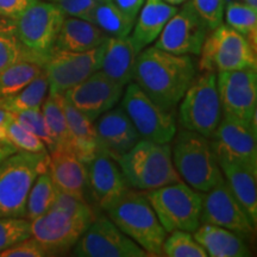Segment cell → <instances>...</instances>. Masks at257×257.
<instances>
[{"mask_svg":"<svg viewBox=\"0 0 257 257\" xmlns=\"http://www.w3.org/2000/svg\"><path fill=\"white\" fill-rule=\"evenodd\" d=\"M257 68L256 49L243 35L221 23L206 36L200 51L199 72H231Z\"/></svg>","mask_w":257,"mask_h":257,"instance_id":"8","label":"cell"},{"mask_svg":"<svg viewBox=\"0 0 257 257\" xmlns=\"http://www.w3.org/2000/svg\"><path fill=\"white\" fill-rule=\"evenodd\" d=\"M64 18L66 16L55 3L34 0L14 19L21 43L43 64L54 49Z\"/></svg>","mask_w":257,"mask_h":257,"instance_id":"9","label":"cell"},{"mask_svg":"<svg viewBox=\"0 0 257 257\" xmlns=\"http://www.w3.org/2000/svg\"><path fill=\"white\" fill-rule=\"evenodd\" d=\"M170 149L180 178L198 192L210 191L225 180L210 138L181 128L173 137Z\"/></svg>","mask_w":257,"mask_h":257,"instance_id":"2","label":"cell"},{"mask_svg":"<svg viewBox=\"0 0 257 257\" xmlns=\"http://www.w3.org/2000/svg\"><path fill=\"white\" fill-rule=\"evenodd\" d=\"M120 10L130 16L131 18H137L138 12L144 4V0H112Z\"/></svg>","mask_w":257,"mask_h":257,"instance_id":"43","label":"cell"},{"mask_svg":"<svg viewBox=\"0 0 257 257\" xmlns=\"http://www.w3.org/2000/svg\"><path fill=\"white\" fill-rule=\"evenodd\" d=\"M167 4L173 5V6H178V5H182L184 3L187 2V0H165Z\"/></svg>","mask_w":257,"mask_h":257,"instance_id":"46","label":"cell"},{"mask_svg":"<svg viewBox=\"0 0 257 257\" xmlns=\"http://www.w3.org/2000/svg\"><path fill=\"white\" fill-rule=\"evenodd\" d=\"M78 257H147L146 250L135 243L107 216H96L73 246Z\"/></svg>","mask_w":257,"mask_h":257,"instance_id":"12","label":"cell"},{"mask_svg":"<svg viewBox=\"0 0 257 257\" xmlns=\"http://www.w3.org/2000/svg\"><path fill=\"white\" fill-rule=\"evenodd\" d=\"M115 162L128 186L138 191H150L181 180L173 163L169 143L141 138Z\"/></svg>","mask_w":257,"mask_h":257,"instance_id":"3","label":"cell"},{"mask_svg":"<svg viewBox=\"0 0 257 257\" xmlns=\"http://www.w3.org/2000/svg\"><path fill=\"white\" fill-rule=\"evenodd\" d=\"M96 2H104V0H96Z\"/></svg>","mask_w":257,"mask_h":257,"instance_id":"49","label":"cell"},{"mask_svg":"<svg viewBox=\"0 0 257 257\" xmlns=\"http://www.w3.org/2000/svg\"><path fill=\"white\" fill-rule=\"evenodd\" d=\"M105 43L87 51L51 50L43 64L49 94H63L67 89L78 85L100 69Z\"/></svg>","mask_w":257,"mask_h":257,"instance_id":"13","label":"cell"},{"mask_svg":"<svg viewBox=\"0 0 257 257\" xmlns=\"http://www.w3.org/2000/svg\"><path fill=\"white\" fill-rule=\"evenodd\" d=\"M63 107L69 134L72 136L74 153L82 162L87 165L98 154L94 121H92L82 112L76 110L74 106L67 102L64 98Z\"/></svg>","mask_w":257,"mask_h":257,"instance_id":"27","label":"cell"},{"mask_svg":"<svg viewBox=\"0 0 257 257\" xmlns=\"http://www.w3.org/2000/svg\"><path fill=\"white\" fill-rule=\"evenodd\" d=\"M236 2H243L245 3V4L252 6V8H257V0H236Z\"/></svg>","mask_w":257,"mask_h":257,"instance_id":"47","label":"cell"},{"mask_svg":"<svg viewBox=\"0 0 257 257\" xmlns=\"http://www.w3.org/2000/svg\"><path fill=\"white\" fill-rule=\"evenodd\" d=\"M41 111L51 136L55 141V148L61 147L73 149L72 136L69 134L66 113H64L63 94H49L48 93L41 106Z\"/></svg>","mask_w":257,"mask_h":257,"instance_id":"31","label":"cell"},{"mask_svg":"<svg viewBox=\"0 0 257 257\" xmlns=\"http://www.w3.org/2000/svg\"><path fill=\"white\" fill-rule=\"evenodd\" d=\"M18 152V149L15 146H12L10 142H5V141H0V162L4 161L6 157H9L12 154Z\"/></svg>","mask_w":257,"mask_h":257,"instance_id":"45","label":"cell"},{"mask_svg":"<svg viewBox=\"0 0 257 257\" xmlns=\"http://www.w3.org/2000/svg\"><path fill=\"white\" fill-rule=\"evenodd\" d=\"M195 75L192 55H175L148 46L137 56L134 82L161 107L175 111Z\"/></svg>","mask_w":257,"mask_h":257,"instance_id":"1","label":"cell"},{"mask_svg":"<svg viewBox=\"0 0 257 257\" xmlns=\"http://www.w3.org/2000/svg\"><path fill=\"white\" fill-rule=\"evenodd\" d=\"M123 91V86L98 70L78 85L67 89L63 93V98L92 121H95L102 113L119 102Z\"/></svg>","mask_w":257,"mask_h":257,"instance_id":"17","label":"cell"},{"mask_svg":"<svg viewBox=\"0 0 257 257\" xmlns=\"http://www.w3.org/2000/svg\"><path fill=\"white\" fill-rule=\"evenodd\" d=\"M98 154L117 161L141 140L133 121L123 107H113L102 113L94 123Z\"/></svg>","mask_w":257,"mask_h":257,"instance_id":"20","label":"cell"},{"mask_svg":"<svg viewBox=\"0 0 257 257\" xmlns=\"http://www.w3.org/2000/svg\"><path fill=\"white\" fill-rule=\"evenodd\" d=\"M48 2H53V3H55V2H57V0H48Z\"/></svg>","mask_w":257,"mask_h":257,"instance_id":"48","label":"cell"},{"mask_svg":"<svg viewBox=\"0 0 257 257\" xmlns=\"http://www.w3.org/2000/svg\"><path fill=\"white\" fill-rule=\"evenodd\" d=\"M176 11L178 6L167 4L165 0H144L131 35H128L138 53L156 41Z\"/></svg>","mask_w":257,"mask_h":257,"instance_id":"23","label":"cell"},{"mask_svg":"<svg viewBox=\"0 0 257 257\" xmlns=\"http://www.w3.org/2000/svg\"><path fill=\"white\" fill-rule=\"evenodd\" d=\"M200 223L225 227L244 239L250 238L255 232V225L225 180L210 191L202 192Z\"/></svg>","mask_w":257,"mask_h":257,"instance_id":"16","label":"cell"},{"mask_svg":"<svg viewBox=\"0 0 257 257\" xmlns=\"http://www.w3.org/2000/svg\"><path fill=\"white\" fill-rule=\"evenodd\" d=\"M55 4L59 6L66 17L80 18L92 23L98 2L96 0H57Z\"/></svg>","mask_w":257,"mask_h":257,"instance_id":"40","label":"cell"},{"mask_svg":"<svg viewBox=\"0 0 257 257\" xmlns=\"http://www.w3.org/2000/svg\"><path fill=\"white\" fill-rule=\"evenodd\" d=\"M31 237V220L25 217H0V251Z\"/></svg>","mask_w":257,"mask_h":257,"instance_id":"36","label":"cell"},{"mask_svg":"<svg viewBox=\"0 0 257 257\" xmlns=\"http://www.w3.org/2000/svg\"><path fill=\"white\" fill-rule=\"evenodd\" d=\"M15 119L22 124L25 128H28L30 133L35 136H37L40 140L46 144L48 152L55 148V141L51 136L49 128L47 126L46 120H44L43 114H42L41 108L38 110H28L23 112H18L15 113Z\"/></svg>","mask_w":257,"mask_h":257,"instance_id":"37","label":"cell"},{"mask_svg":"<svg viewBox=\"0 0 257 257\" xmlns=\"http://www.w3.org/2000/svg\"><path fill=\"white\" fill-rule=\"evenodd\" d=\"M191 3L210 31L223 23L226 0H191Z\"/></svg>","mask_w":257,"mask_h":257,"instance_id":"39","label":"cell"},{"mask_svg":"<svg viewBox=\"0 0 257 257\" xmlns=\"http://www.w3.org/2000/svg\"><path fill=\"white\" fill-rule=\"evenodd\" d=\"M48 89L49 85L46 73L43 72L22 91L0 100V108L14 114L28 110H38L48 95Z\"/></svg>","mask_w":257,"mask_h":257,"instance_id":"29","label":"cell"},{"mask_svg":"<svg viewBox=\"0 0 257 257\" xmlns=\"http://www.w3.org/2000/svg\"><path fill=\"white\" fill-rule=\"evenodd\" d=\"M136 19L127 16L112 0L98 2L92 23L100 28L108 37H125L133 31Z\"/></svg>","mask_w":257,"mask_h":257,"instance_id":"28","label":"cell"},{"mask_svg":"<svg viewBox=\"0 0 257 257\" xmlns=\"http://www.w3.org/2000/svg\"><path fill=\"white\" fill-rule=\"evenodd\" d=\"M178 106L182 128L211 140L223 115L217 89V74H197Z\"/></svg>","mask_w":257,"mask_h":257,"instance_id":"7","label":"cell"},{"mask_svg":"<svg viewBox=\"0 0 257 257\" xmlns=\"http://www.w3.org/2000/svg\"><path fill=\"white\" fill-rule=\"evenodd\" d=\"M8 142L15 146L18 150L29 153L48 152L44 144L37 136L30 133L17 120L12 119L8 125Z\"/></svg>","mask_w":257,"mask_h":257,"instance_id":"38","label":"cell"},{"mask_svg":"<svg viewBox=\"0 0 257 257\" xmlns=\"http://www.w3.org/2000/svg\"><path fill=\"white\" fill-rule=\"evenodd\" d=\"M19 61H35L43 64L21 43L14 19L0 17V70Z\"/></svg>","mask_w":257,"mask_h":257,"instance_id":"32","label":"cell"},{"mask_svg":"<svg viewBox=\"0 0 257 257\" xmlns=\"http://www.w3.org/2000/svg\"><path fill=\"white\" fill-rule=\"evenodd\" d=\"M125 87L120 106L133 121L141 138L157 143L172 142L178 131L175 111L161 107L134 81Z\"/></svg>","mask_w":257,"mask_h":257,"instance_id":"10","label":"cell"},{"mask_svg":"<svg viewBox=\"0 0 257 257\" xmlns=\"http://www.w3.org/2000/svg\"><path fill=\"white\" fill-rule=\"evenodd\" d=\"M193 237L211 257H248L251 250L245 239L233 231L212 224L199 225Z\"/></svg>","mask_w":257,"mask_h":257,"instance_id":"24","label":"cell"},{"mask_svg":"<svg viewBox=\"0 0 257 257\" xmlns=\"http://www.w3.org/2000/svg\"><path fill=\"white\" fill-rule=\"evenodd\" d=\"M48 166L49 152L18 150L0 162V217H25L30 189Z\"/></svg>","mask_w":257,"mask_h":257,"instance_id":"5","label":"cell"},{"mask_svg":"<svg viewBox=\"0 0 257 257\" xmlns=\"http://www.w3.org/2000/svg\"><path fill=\"white\" fill-rule=\"evenodd\" d=\"M48 172L57 191L88 202L87 165L73 149L56 147L49 152Z\"/></svg>","mask_w":257,"mask_h":257,"instance_id":"21","label":"cell"},{"mask_svg":"<svg viewBox=\"0 0 257 257\" xmlns=\"http://www.w3.org/2000/svg\"><path fill=\"white\" fill-rule=\"evenodd\" d=\"M14 118V113L0 108V141L8 142V125Z\"/></svg>","mask_w":257,"mask_h":257,"instance_id":"44","label":"cell"},{"mask_svg":"<svg viewBox=\"0 0 257 257\" xmlns=\"http://www.w3.org/2000/svg\"><path fill=\"white\" fill-rule=\"evenodd\" d=\"M225 181L233 195L246 212L250 220L256 226L257 223V170L242 163H219Z\"/></svg>","mask_w":257,"mask_h":257,"instance_id":"26","label":"cell"},{"mask_svg":"<svg viewBox=\"0 0 257 257\" xmlns=\"http://www.w3.org/2000/svg\"><path fill=\"white\" fill-rule=\"evenodd\" d=\"M162 245V256L207 257L204 248L195 240L192 232L176 230L169 232Z\"/></svg>","mask_w":257,"mask_h":257,"instance_id":"35","label":"cell"},{"mask_svg":"<svg viewBox=\"0 0 257 257\" xmlns=\"http://www.w3.org/2000/svg\"><path fill=\"white\" fill-rule=\"evenodd\" d=\"M256 133V121L223 113L210 140L218 163H242L257 170Z\"/></svg>","mask_w":257,"mask_h":257,"instance_id":"11","label":"cell"},{"mask_svg":"<svg viewBox=\"0 0 257 257\" xmlns=\"http://www.w3.org/2000/svg\"><path fill=\"white\" fill-rule=\"evenodd\" d=\"M107 38V35L91 22L66 17L57 35L54 49L73 53L87 51L100 47Z\"/></svg>","mask_w":257,"mask_h":257,"instance_id":"25","label":"cell"},{"mask_svg":"<svg viewBox=\"0 0 257 257\" xmlns=\"http://www.w3.org/2000/svg\"><path fill=\"white\" fill-rule=\"evenodd\" d=\"M138 51L130 36L108 37L105 42L100 72L114 82L125 86L134 81Z\"/></svg>","mask_w":257,"mask_h":257,"instance_id":"22","label":"cell"},{"mask_svg":"<svg viewBox=\"0 0 257 257\" xmlns=\"http://www.w3.org/2000/svg\"><path fill=\"white\" fill-rule=\"evenodd\" d=\"M226 24L239 32L256 49L257 43V8L243 2L231 0L225 5Z\"/></svg>","mask_w":257,"mask_h":257,"instance_id":"33","label":"cell"},{"mask_svg":"<svg viewBox=\"0 0 257 257\" xmlns=\"http://www.w3.org/2000/svg\"><path fill=\"white\" fill-rule=\"evenodd\" d=\"M34 0H0V17L17 18Z\"/></svg>","mask_w":257,"mask_h":257,"instance_id":"42","label":"cell"},{"mask_svg":"<svg viewBox=\"0 0 257 257\" xmlns=\"http://www.w3.org/2000/svg\"><path fill=\"white\" fill-rule=\"evenodd\" d=\"M106 216L148 255L162 256V245L168 232L143 192L130 188L106 211Z\"/></svg>","mask_w":257,"mask_h":257,"instance_id":"4","label":"cell"},{"mask_svg":"<svg viewBox=\"0 0 257 257\" xmlns=\"http://www.w3.org/2000/svg\"><path fill=\"white\" fill-rule=\"evenodd\" d=\"M208 31L191 0H187L167 22L154 46L175 55H200Z\"/></svg>","mask_w":257,"mask_h":257,"instance_id":"15","label":"cell"},{"mask_svg":"<svg viewBox=\"0 0 257 257\" xmlns=\"http://www.w3.org/2000/svg\"><path fill=\"white\" fill-rule=\"evenodd\" d=\"M91 223L92 220L86 218L50 208L31 220V236L42 244L48 256L67 255Z\"/></svg>","mask_w":257,"mask_h":257,"instance_id":"14","label":"cell"},{"mask_svg":"<svg viewBox=\"0 0 257 257\" xmlns=\"http://www.w3.org/2000/svg\"><path fill=\"white\" fill-rule=\"evenodd\" d=\"M130 188L119 166L111 157L96 154L87 163V191L100 210L107 211Z\"/></svg>","mask_w":257,"mask_h":257,"instance_id":"19","label":"cell"},{"mask_svg":"<svg viewBox=\"0 0 257 257\" xmlns=\"http://www.w3.org/2000/svg\"><path fill=\"white\" fill-rule=\"evenodd\" d=\"M217 89L223 113L256 121V69L249 68L218 73Z\"/></svg>","mask_w":257,"mask_h":257,"instance_id":"18","label":"cell"},{"mask_svg":"<svg viewBox=\"0 0 257 257\" xmlns=\"http://www.w3.org/2000/svg\"><path fill=\"white\" fill-rule=\"evenodd\" d=\"M43 72V64L35 61H19L0 70V100L22 91Z\"/></svg>","mask_w":257,"mask_h":257,"instance_id":"30","label":"cell"},{"mask_svg":"<svg viewBox=\"0 0 257 257\" xmlns=\"http://www.w3.org/2000/svg\"><path fill=\"white\" fill-rule=\"evenodd\" d=\"M57 193L59 191L54 185L49 172L46 170V172L41 173L35 180L30 193H29L25 218L32 220L49 211L55 201Z\"/></svg>","mask_w":257,"mask_h":257,"instance_id":"34","label":"cell"},{"mask_svg":"<svg viewBox=\"0 0 257 257\" xmlns=\"http://www.w3.org/2000/svg\"><path fill=\"white\" fill-rule=\"evenodd\" d=\"M143 193L168 233L176 230L193 233L201 224V193L182 180Z\"/></svg>","mask_w":257,"mask_h":257,"instance_id":"6","label":"cell"},{"mask_svg":"<svg viewBox=\"0 0 257 257\" xmlns=\"http://www.w3.org/2000/svg\"><path fill=\"white\" fill-rule=\"evenodd\" d=\"M48 253L42 244L34 237L22 240L9 249L0 251V257H46Z\"/></svg>","mask_w":257,"mask_h":257,"instance_id":"41","label":"cell"}]
</instances>
